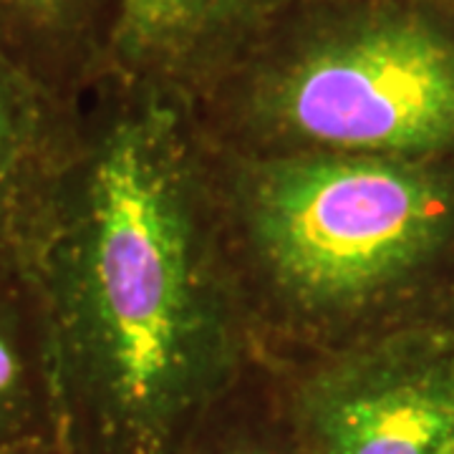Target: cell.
<instances>
[{
	"label": "cell",
	"instance_id": "30bf717a",
	"mask_svg": "<svg viewBox=\"0 0 454 454\" xmlns=\"http://www.w3.org/2000/svg\"><path fill=\"white\" fill-rule=\"evenodd\" d=\"M0 454H74L64 442L59 439H35V442H23L16 447H5Z\"/></svg>",
	"mask_w": 454,
	"mask_h": 454
},
{
	"label": "cell",
	"instance_id": "ba28073f",
	"mask_svg": "<svg viewBox=\"0 0 454 454\" xmlns=\"http://www.w3.org/2000/svg\"><path fill=\"white\" fill-rule=\"evenodd\" d=\"M61 439V406L41 306L26 276L0 273V450Z\"/></svg>",
	"mask_w": 454,
	"mask_h": 454
},
{
	"label": "cell",
	"instance_id": "5b68a950",
	"mask_svg": "<svg viewBox=\"0 0 454 454\" xmlns=\"http://www.w3.org/2000/svg\"><path fill=\"white\" fill-rule=\"evenodd\" d=\"M303 0H116L106 74L195 104Z\"/></svg>",
	"mask_w": 454,
	"mask_h": 454
},
{
	"label": "cell",
	"instance_id": "8fae6325",
	"mask_svg": "<svg viewBox=\"0 0 454 454\" xmlns=\"http://www.w3.org/2000/svg\"><path fill=\"white\" fill-rule=\"evenodd\" d=\"M439 454H454V439L447 444V447H442V452Z\"/></svg>",
	"mask_w": 454,
	"mask_h": 454
},
{
	"label": "cell",
	"instance_id": "9c48e42d",
	"mask_svg": "<svg viewBox=\"0 0 454 454\" xmlns=\"http://www.w3.org/2000/svg\"><path fill=\"white\" fill-rule=\"evenodd\" d=\"M187 454H310L288 417L273 364H253Z\"/></svg>",
	"mask_w": 454,
	"mask_h": 454
},
{
	"label": "cell",
	"instance_id": "3957f363",
	"mask_svg": "<svg viewBox=\"0 0 454 454\" xmlns=\"http://www.w3.org/2000/svg\"><path fill=\"white\" fill-rule=\"evenodd\" d=\"M192 109L240 152L454 160V0H303Z\"/></svg>",
	"mask_w": 454,
	"mask_h": 454
},
{
	"label": "cell",
	"instance_id": "7a4b0ae2",
	"mask_svg": "<svg viewBox=\"0 0 454 454\" xmlns=\"http://www.w3.org/2000/svg\"><path fill=\"white\" fill-rule=\"evenodd\" d=\"M215 179L250 325L318 356L452 321L454 160L230 152Z\"/></svg>",
	"mask_w": 454,
	"mask_h": 454
},
{
	"label": "cell",
	"instance_id": "52a82bcc",
	"mask_svg": "<svg viewBox=\"0 0 454 454\" xmlns=\"http://www.w3.org/2000/svg\"><path fill=\"white\" fill-rule=\"evenodd\" d=\"M116 0H0V51L56 97L79 101L106 74Z\"/></svg>",
	"mask_w": 454,
	"mask_h": 454
},
{
	"label": "cell",
	"instance_id": "8992f818",
	"mask_svg": "<svg viewBox=\"0 0 454 454\" xmlns=\"http://www.w3.org/2000/svg\"><path fill=\"white\" fill-rule=\"evenodd\" d=\"M76 124L79 101L56 97L0 51V273L26 276Z\"/></svg>",
	"mask_w": 454,
	"mask_h": 454
},
{
	"label": "cell",
	"instance_id": "6da1fadb",
	"mask_svg": "<svg viewBox=\"0 0 454 454\" xmlns=\"http://www.w3.org/2000/svg\"><path fill=\"white\" fill-rule=\"evenodd\" d=\"M79 101L26 278L74 454H187L258 361L215 162L184 98L101 76Z\"/></svg>",
	"mask_w": 454,
	"mask_h": 454
},
{
	"label": "cell",
	"instance_id": "7c38bea8",
	"mask_svg": "<svg viewBox=\"0 0 454 454\" xmlns=\"http://www.w3.org/2000/svg\"><path fill=\"white\" fill-rule=\"evenodd\" d=\"M452 325H454V310H452Z\"/></svg>",
	"mask_w": 454,
	"mask_h": 454
},
{
	"label": "cell",
	"instance_id": "277c9868",
	"mask_svg": "<svg viewBox=\"0 0 454 454\" xmlns=\"http://www.w3.org/2000/svg\"><path fill=\"white\" fill-rule=\"evenodd\" d=\"M310 454H439L454 439V325L424 324L278 373Z\"/></svg>",
	"mask_w": 454,
	"mask_h": 454
}]
</instances>
